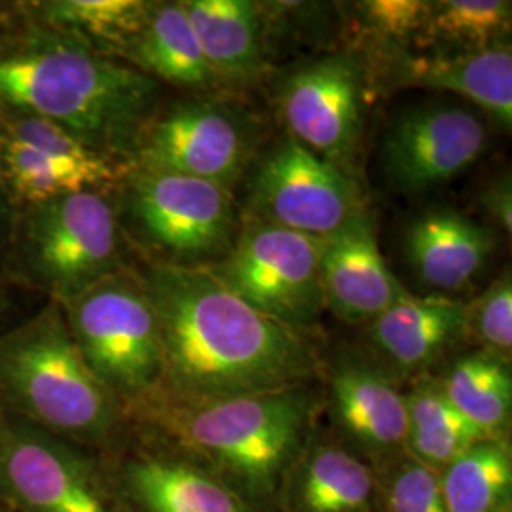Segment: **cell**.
<instances>
[{
    "label": "cell",
    "mask_w": 512,
    "mask_h": 512,
    "mask_svg": "<svg viewBox=\"0 0 512 512\" xmlns=\"http://www.w3.org/2000/svg\"><path fill=\"white\" fill-rule=\"evenodd\" d=\"M156 311L164 376L184 401H219L310 382L319 368L308 330L275 321L234 293L211 266L137 262Z\"/></svg>",
    "instance_id": "obj_1"
},
{
    "label": "cell",
    "mask_w": 512,
    "mask_h": 512,
    "mask_svg": "<svg viewBox=\"0 0 512 512\" xmlns=\"http://www.w3.org/2000/svg\"><path fill=\"white\" fill-rule=\"evenodd\" d=\"M162 95L160 82L128 63L23 16L0 38V109L50 120L118 164L131 167Z\"/></svg>",
    "instance_id": "obj_2"
},
{
    "label": "cell",
    "mask_w": 512,
    "mask_h": 512,
    "mask_svg": "<svg viewBox=\"0 0 512 512\" xmlns=\"http://www.w3.org/2000/svg\"><path fill=\"white\" fill-rule=\"evenodd\" d=\"M317 404L308 384L219 401H184L156 387L124 414L243 497L266 499L308 446Z\"/></svg>",
    "instance_id": "obj_3"
},
{
    "label": "cell",
    "mask_w": 512,
    "mask_h": 512,
    "mask_svg": "<svg viewBox=\"0 0 512 512\" xmlns=\"http://www.w3.org/2000/svg\"><path fill=\"white\" fill-rule=\"evenodd\" d=\"M0 410L61 440L101 442L124 406L93 374L57 302L0 332Z\"/></svg>",
    "instance_id": "obj_4"
},
{
    "label": "cell",
    "mask_w": 512,
    "mask_h": 512,
    "mask_svg": "<svg viewBox=\"0 0 512 512\" xmlns=\"http://www.w3.org/2000/svg\"><path fill=\"white\" fill-rule=\"evenodd\" d=\"M129 251L112 194L82 190L14 211L0 277L61 304L131 266Z\"/></svg>",
    "instance_id": "obj_5"
},
{
    "label": "cell",
    "mask_w": 512,
    "mask_h": 512,
    "mask_svg": "<svg viewBox=\"0 0 512 512\" xmlns=\"http://www.w3.org/2000/svg\"><path fill=\"white\" fill-rule=\"evenodd\" d=\"M129 249L141 262L209 266L238 236L230 190L202 179L129 167L110 190Z\"/></svg>",
    "instance_id": "obj_6"
},
{
    "label": "cell",
    "mask_w": 512,
    "mask_h": 512,
    "mask_svg": "<svg viewBox=\"0 0 512 512\" xmlns=\"http://www.w3.org/2000/svg\"><path fill=\"white\" fill-rule=\"evenodd\" d=\"M59 308L93 374L124 408L160 385V325L137 264L105 275Z\"/></svg>",
    "instance_id": "obj_7"
},
{
    "label": "cell",
    "mask_w": 512,
    "mask_h": 512,
    "mask_svg": "<svg viewBox=\"0 0 512 512\" xmlns=\"http://www.w3.org/2000/svg\"><path fill=\"white\" fill-rule=\"evenodd\" d=\"M321 256L323 239L253 219L239 230L219 266L211 268L256 310L308 330L327 308Z\"/></svg>",
    "instance_id": "obj_8"
},
{
    "label": "cell",
    "mask_w": 512,
    "mask_h": 512,
    "mask_svg": "<svg viewBox=\"0 0 512 512\" xmlns=\"http://www.w3.org/2000/svg\"><path fill=\"white\" fill-rule=\"evenodd\" d=\"M128 171L50 120L0 109V184L14 211L82 190L110 192Z\"/></svg>",
    "instance_id": "obj_9"
},
{
    "label": "cell",
    "mask_w": 512,
    "mask_h": 512,
    "mask_svg": "<svg viewBox=\"0 0 512 512\" xmlns=\"http://www.w3.org/2000/svg\"><path fill=\"white\" fill-rule=\"evenodd\" d=\"M255 150V128L238 110L217 101L160 105L141 131L131 167L167 171L230 190Z\"/></svg>",
    "instance_id": "obj_10"
},
{
    "label": "cell",
    "mask_w": 512,
    "mask_h": 512,
    "mask_svg": "<svg viewBox=\"0 0 512 512\" xmlns=\"http://www.w3.org/2000/svg\"><path fill=\"white\" fill-rule=\"evenodd\" d=\"M253 219L325 239L365 213L351 171L287 137L260 162L251 181Z\"/></svg>",
    "instance_id": "obj_11"
},
{
    "label": "cell",
    "mask_w": 512,
    "mask_h": 512,
    "mask_svg": "<svg viewBox=\"0 0 512 512\" xmlns=\"http://www.w3.org/2000/svg\"><path fill=\"white\" fill-rule=\"evenodd\" d=\"M486 147L488 126L471 107L427 103L393 120L382 143V165L397 192L420 194L456 179Z\"/></svg>",
    "instance_id": "obj_12"
},
{
    "label": "cell",
    "mask_w": 512,
    "mask_h": 512,
    "mask_svg": "<svg viewBox=\"0 0 512 512\" xmlns=\"http://www.w3.org/2000/svg\"><path fill=\"white\" fill-rule=\"evenodd\" d=\"M279 110L289 137L349 171L363 131L361 65L349 54L302 65L285 80Z\"/></svg>",
    "instance_id": "obj_13"
},
{
    "label": "cell",
    "mask_w": 512,
    "mask_h": 512,
    "mask_svg": "<svg viewBox=\"0 0 512 512\" xmlns=\"http://www.w3.org/2000/svg\"><path fill=\"white\" fill-rule=\"evenodd\" d=\"M0 490L25 512H110L65 440L0 410Z\"/></svg>",
    "instance_id": "obj_14"
},
{
    "label": "cell",
    "mask_w": 512,
    "mask_h": 512,
    "mask_svg": "<svg viewBox=\"0 0 512 512\" xmlns=\"http://www.w3.org/2000/svg\"><path fill=\"white\" fill-rule=\"evenodd\" d=\"M321 283L325 306L346 323L372 321L406 293L385 262L368 211L323 239Z\"/></svg>",
    "instance_id": "obj_15"
},
{
    "label": "cell",
    "mask_w": 512,
    "mask_h": 512,
    "mask_svg": "<svg viewBox=\"0 0 512 512\" xmlns=\"http://www.w3.org/2000/svg\"><path fill=\"white\" fill-rule=\"evenodd\" d=\"M389 82L399 88L452 93L484 110L501 128L512 126L511 44L469 54H408L391 50Z\"/></svg>",
    "instance_id": "obj_16"
},
{
    "label": "cell",
    "mask_w": 512,
    "mask_h": 512,
    "mask_svg": "<svg viewBox=\"0 0 512 512\" xmlns=\"http://www.w3.org/2000/svg\"><path fill=\"white\" fill-rule=\"evenodd\" d=\"M334 420L351 442L378 459L406 450L408 414L404 393L384 372L361 361H344L330 372Z\"/></svg>",
    "instance_id": "obj_17"
},
{
    "label": "cell",
    "mask_w": 512,
    "mask_h": 512,
    "mask_svg": "<svg viewBox=\"0 0 512 512\" xmlns=\"http://www.w3.org/2000/svg\"><path fill=\"white\" fill-rule=\"evenodd\" d=\"M465 306L456 298L406 291L370 321L372 342L395 368L420 372L465 340Z\"/></svg>",
    "instance_id": "obj_18"
},
{
    "label": "cell",
    "mask_w": 512,
    "mask_h": 512,
    "mask_svg": "<svg viewBox=\"0 0 512 512\" xmlns=\"http://www.w3.org/2000/svg\"><path fill=\"white\" fill-rule=\"evenodd\" d=\"M406 256L423 285L459 291L469 285L494 253L492 228L454 209L427 211L404 236Z\"/></svg>",
    "instance_id": "obj_19"
},
{
    "label": "cell",
    "mask_w": 512,
    "mask_h": 512,
    "mask_svg": "<svg viewBox=\"0 0 512 512\" xmlns=\"http://www.w3.org/2000/svg\"><path fill=\"white\" fill-rule=\"evenodd\" d=\"M285 484L293 512H370L378 495L372 467L334 442L306 446Z\"/></svg>",
    "instance_id": "obj_20"
},
{
    "label": "cell",
    "mask_w": 512,
    "mask_h": 512,
    "mask_svg": "<svg viewBox=\"0 0 512 512\" xmlns=\"http://www.w3.org/2000/svg\"><path fill=\"white\" fill-rule=\"evenodd\" d=\"M126 486L141 512H256L249 499L183 458L133 459Z\"/></svg>",
    "instance_id": "obj_21"
},
{
    "label": "cell",
    "mask_w": 512,
    "mask_h": 512,
    "mask_svg": "<svg viewBox=\"0 0 512 512\" xmlns=\"http://www.w3.org/2000/svg\"><path fill=\"white\" fill-rule=\"evenodd\" d=\"M122 61L162 86L198 93L219 86L181 0L150 4L147 21Z\"/></svg>",
    "instance_id": "obj_22"
},
{
    "label": "cell",
    "mask_w": 512,
    "mask_h": 512,
    "mask_svg": "<svg viewBox=\"0 0 512 512\" xmlns=\"http://www.w3.org/2000/svg\"><path fill=\"white\" fill-rule=\"evenodd\" d=\"M217 84H247L262 71V19L249 0H181Z\"/></svg>",
    "instance_id": "obj_23"
},
{
    "label": "cell",
    "mask_w": 512,
    "mask_h": 512,
    "mask_svg": "<svg viewBox=\"0 0 512 512\" xmlns=\"http://www.w3.org/2000/svg\"><path fill=\"white\" fill-rule=\"evenodd\" d=\"M25 21L124 59L141 33L150 0H18Z\"/></svg>",
    "instance_id": "obj_24"
},
{
    "label": "cell",
    "mask_w": 512,
    "mask_h": 512,
    "mask_svg": "<svg viewBox=\"0 0 512 512\" xmlns=\"http://www.w3.org/2000/svg\"><path fill=\"white\" fill-rule=\"evenodd\" d=\"M408 414L406 450L410 458L440 473L476 442L488 439L446 397L433 378H421L404 395Z\"/></svg>",
    "instance_id": "obj_25"
},
{
    "label": "cell",
    "mask_w": 512,
    "mask_h": 512,
    "mask_svg": "<svg viewBox=\"0 0 512 512\" xmlns=\"http://www.w3.org/2000/svg\"><path fill=\"white\" fill-rule=\"evenodd\" d=\"M509 0L427 2L414 48L423 54H469L511 44Z\"/></svg>",
    "instance_id": "obj_26"
},
{
    "label": "cell",
    "mask_w": 512,
    "mask_h": 512,
    "mask_svg": "<svg viewBox=\"0 0 512 512\" xmlns=\"http://www.w3.org/2000/svg\"><path fill=\"white\" fill-rule=\"evenodd\" d=\"M440 385L459 412L488 439H505L512 412L509 361L476 349L459 357Z\"/></svg>",
    "instance_id": "obj_27"
},
{
    "label": "cell",
    "mask_w": 512,
    "mask_h": 512,
    "mask_svg": "<svg viewBox=\"0 0 512 512\" xmlns=\"http://www.w3.org/2000/svg\"><path fill=\"white\" fill-rule=\"evenodd\" d=\"M440 492L450 512H509L511 446L505 439L476 442L439 473Z\"/></svg>",
    "instance_id": "obj_28"
},
{
    "label": "cell",
    "mask_w": 512,
    "mask_h": 512,
    "mask_svg": "<svg viewBox=\"0 0 512 512\" xmlns=\"http://www.w3.org/2000/svg\"><path fill=\"white\" fill-rule=\"evenodd\" d=\"M465 340L509 361L512 349V281L505 272L465 306Z\"/></svg>",
    "instance_id": "obj_29"
},
{
    "label": "cell",
    "mask_w": 512,
    "mask_h": 512,
    "mask_svg": "<svg viewBox=\"0 0 512 512\" xmlns=\"http://www.w3.org/2000/svg\"><path fill=\"white\" fill-rule=\"evenodd\" d=\"M382 495L385 512H450L440 492L439 473L410 456L393 463Z\"/></svg>",
    "instance_id": "obj_30"
},
{
    "label": "cell",
    "mask_w": 512,
    "mask_h": 512,
    "mask_svg": "<svg viewBox=\"0 0 512 512\" xmlns=\"http://www.w3.org/2000/svg\"><path fill=\"white\" fill-rule=\"evenodd\" d=\"M368 33L391 50L414 46L427 12L425 0H370L357 4Z\"/></svg>",
    "instance_id": "obj_31"
},
{
    "label": "cell",
    "mask_w": 512,
    "mask_h": 512,
    "mask_svg": "<svg viewBox=\"0 0 512 512\" xmlns=\"http://www.w3.org/2000/svg\"><path fill=\"white\" fill-rule=\"evenodd\" d=\"M480 202L490 217L499 224V228L511 236L512 232V184L511 177H503L490 184L484 192Z\"/></svg>",
    "instance_id": "obj_32"
},
{
    "label": "cell",
    "mask_w": 512,
    "mask_h": 512,
    "mask_svg": "<svg viewBox=\"0 0 512 512\" xmlns=\"http://www.w3.org/2000/svg\"><path fill=\"white\" fill-rule=\"evenodd\" d=\"M21 23L18 0L16 2H0V38L6 37Z\"/></svg>",
    "instance_id": "obj_33"
},
{
    "label": "cell",
    "mask_w": 512,
    "mask_h": 512,
    "mask_svg": "<svg viewBox=\"0 0 512 512\" xmlns=\"http://www.w3.org/2000/svg\"><path fill=\"white\" fill-rule=\"evenodd\" d=\"M12 217H14V207H12L10 200L6 198L4 188L0 184V255H2L4 243H6V238H8V232H10Z\"/></svg>",
    "instance_id": "obj_34"
},
{
    "label": "cell",
    "mask_w": 512,
    "mask_h": 512,
    "mask_svg": "<svg viewBox=\"0 0 512 512\" xmlns=\"http://www.w3.org/2000/svg\"><path fill=\"white\" fill-rule=\"evenodd\" d=\"M10 308H12L10 285L0 277V323H2L4 317L10 313Z\"/></svg>",
    "instance_id": "obj_35"
}]
</instances>
